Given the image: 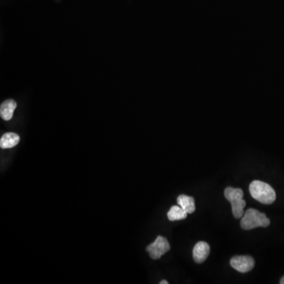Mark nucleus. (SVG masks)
<instances>
[{
	"instance_id": "obj_11",
	"label": "nucleus",
	"mask_w": 284,
	"mask_h": 284,
	"mask_svg": "<svg viewBox=\"0 0 284 284\" xmlns=\"http://www.w3.org/2000/svg\"><path fill=\"white\" fill-rule=\"evenodd\" d=\"M160 284H168L169 283L167 281V280H162L161 282L160 283Z\"/></svg>"
},
{
	"instance_id": "obj_1",
	"label": "nucleus",
	"mask_w": 284,
	"mask_h": 284,
	"mask_svg": "<svg viewBox=\"0 0 284 284\" xmlns=\"http://www.w3.org/2000/svg\"><path fill=\"white\" fill-rule=\"evenodd\" d=\"M249 190L253 198L262 204H271L276 200L274 189L266 182L254 180L249 185Z\"/></svg>"
},
{
	"instance_id": "obj_6",
	"label": "nucleus",
	"mask_w": 284,
	"mask_h": 284,
	"mask_svg": "<svg viewBox=\"0 0 284 284\" xmlns=\"http://www.w3.org/2000/svg\"><path fill=\"white\" fill-rule=\"evenodd\" d=\"M210 253V246L205 241H198L193 249V258L197 264L206 261Z\"/></svg>"
},
{
	"instance_id": "obj_5",
	"label": "nucleus",
	"mask_w": 284,
	"mask_h": 284,
	"mask_svg": "<svg viewBox=\"0 0 284 284\" xmlns=\"http://www.w3.org/2000/svg\"><path fill=\"white\" fill-rule=\"evenodd\" d=\"M230 264L238 272L246 273L254 268L255 262L254 258L249 256H235L231 258Z\"/></svg>"
},
{
	"instance_id": "obj_10",
	"label": "nucleus",
	"mask_w": 284,
	"mask_h": 284,
	"mask_svg": "<svg viewBox=\"0 0 284 284\" xmlns=\"http://www.w3.org/2000/svg\"><path fill=\"white\" fill-rule=\"evenodd\" d=\"M187 214L184 209L180 206H172L168 213V218L170 221L182 220L186 219Z\"/></svg>"
},
{
	"instance_id": "obj_2",
	"label": "nucleus",
	"mask_w": 284,
	"mask_h": 284,
	"mask_svg": "<svg viewBox=\"0 0 284 284\" xmlns=\"http://www.w3.org/2000/svg\"><path fill=\"white\" fill-rule=\"evenodd\" d=\"M270 225V220L266 215L259 211L249 209L245 211L241 218V227L243 230H252L257 227H267Z\"/></svg>"
},
{
	"instance_id": "obj_3",
	"label": "nucleus",
	"mask_w": 284,
	"mask_h": 284,
	"mask_svg": "<svg viewBox=\"0 0 284 284\" xmlns=\"http://www.w3.org/2000/svg\"><path fill=\"white\" fill-rule=\"evenodd\" d=\"M243 191L241 189L227 187L224 190L225 197L231 203L232 213L236 219L241 218L244 214L245 201L243 199Z\"/></svg>"
},
{
	"instance_id": "obj_9",
	"label": "nucleus",
	"mask_w": 284,
	"mask_h": 284,
	"mask_svg": "<svg viewBox=\"0 0 284 284\" xmlns=\"http://www.w3.org/2000/svg\"><path fill=\"white\" fill-rule=\"evenodd\" d=\"M177 202H178V205L184 209L188 214L195 213V210H196L195 198L192 197L183 195H180L177 198Z\"/></svg>"
},
{
	"instance_id": "obj_4",
	"label": "nucleus",
	"mask_w": 284,
	"mask_h": 284,
	"mask_svg": "<svg viewBox=\"0 0 284 284\" xmlns=\"http://www.w3.org/2000/svg\"><path fill=\"white\" fill-rule=\"evenodd\" d=\"M170 249L171 246L168 240L163 236H158L154 242L148 245L146 250L150 254L152 259L158 260L169 251Z\"/></svg>"
},
{
	"instance_id": "obj_12",
	"label": "nucleus",
	"mask_w": 284,
	"mask_h": 284,
	"mask_svg": "<svg viewBox=\"0 0 284 284\" xmlns=\"http://www.w3.org/2000/svg\"><path fill=\"white\" fill-rule=\"evenodd\" d=\"M280 284H284V276L282 279H281V280H280Z\"/></svg>"
},
{
	"instance_id": "obj_8",
	"label": "nucleus",
	"mask_w": 284,
	"mask_h": 284,
	"mask_svg": "<svg viewBox=\"0 0 284 284\" xmlns=\"http://www.w3.org/2000/svg\"><path fill=\"white\" fill-rule=\"evenodd\" d=\"M20 141L19 135L15 133H6L2 135L0 139V147L2 149H11L15 147Z\"/></svg>"
},
{
	"instance_id": "obj_7",
	"label": "nucleus",
	"mask_w": 284,
	"mask_h": 284,
	"mask_svg": "<svg viewBox=\"0 0 284 284\" xmlns=\"http://www.w3.org/2000/svg\"><path fill=\"white\" fill-rule=\"evenodd\" d=\"M17 108L15 100H7L2 103L0 107V115L3 120L9 121L12 119L13 115Z\"/></svg>"
}]
</instances>
